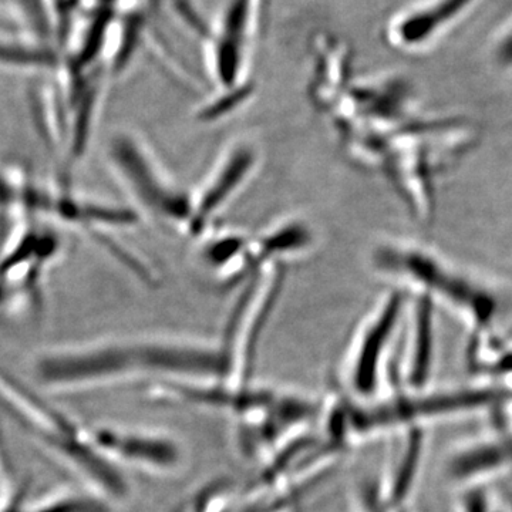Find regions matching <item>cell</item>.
I'll return each mask as SVG.
<instances>
[{"label": "cell", "instance_id": "6da1fadb", "mask_svg": "<svg viewBox=\"0 0 512 512\" xmlns=\"http://www.w3.org/2000/svg\"><path fill=\"white\" fill-rule=\"evenodd\" d=\"M375 265L399 291L447 309L470 328L483 330L497 312L498 295L487 279L426 245L386 242L377 248Z\"/></svg>", "mask_w": 512, "mask_h": 512}, {"label": "cell", "instance_id": "7a4b0ae2", "mask_svg": "<svg viewBox=\"0 0 512 512\" xmlns=\"http://www.w3.org/2000/svg\"><path fill=\"white\" fill-rule=\"evenodd\" d=\"M221 353L183 346L99 343L49 350L39 360L40 379L55 390L83 389L144 370L220 375Z\"/></svg>", "mask_w": 512, "mask_h": 512}, {"label": "cell", "instance_id": "3957f363", "mask_svg": "<svg viewBox=\"0 0 512 512\" xmlns=\"http://www.w3.org/2000/svg\"><path fill=\"white\" fill-rule=\"evenodd\" d=\"M485 0H424L394 15L384 30L387 43L400 52L429 50L450 35Z\"/></svg>", "mask_w": 512, "mask_h": 512}, {"label": "cell", "instance_id": "277c9868", "mask_svg": "<svg viewBox=\"0 0 512 512\" xmlns=\"http://www.w3.org/2000/svg\"><path fill=\"white\" fill-rule=\"evenodd\" d=\"M406 293L392 289L367 316L350 356V373L359 392H370L375 386L377 367L394 332L403 323L406 312Z\"/></svg>", "mask_w": 512, "mask_h": 512}, {"label": "cell", "instance_id": "5b68a950", "mask_svg": "<svg viewBox=\"0 0 512 512\" xmlns=\"http://www.w3.org/2000/svg\"><path fill=\"white\" fill-rule=\"evenodd\" d=\"M87 434L104 457L113 456L138 466L170 468L180 457L173 443L151 434L103 427Z\"/></svg>", "mask_w": 512, "mask_h": 512}, {"label": "cell", "instance_id": "8992f818", "mask_svg": "<svg viewBox=\"0 0 512 512\" xmlns=\"http://www.w3.org/2000/svg\"><path fill=\"white\" fill-rule=\"evenodd\" d=\"M255 157L247 147H239L237 151L229 154L227 161L220 165L218 173L212 175L210 184L202 190L200 198L192 205V222L205 221L211 212L222 207L225 200L237 190L245 175L254 165Z\"/></svg>", "mask_w": 512, "mask_h": 512}, {"label": "cell", "instance_id": "52a82bcc", "mask_svg": "<svg viewBox=\"0 0 512 512\" xmlns=\"http://www.w3.org/2000/svg\"><path fill=\"white\" fill-rule=\"evenodd\" d=\"M23 25L28 28L36 43L49 47L57 33L50 0H13Z\"/></svg>", "mask_w": 512, "mask_h": 512}, {"label": "cell", "instance_id": "ba28073f", "mask_svg": "<svg viewBox=\"0 0 512 512\" xmlns=\"http://www.w3.org/2000/svg\"><path fill=\"white\" fill-rule=\"evenodd\" d=\"M56 55L42 45L13 42L0 39V66L19 67V69H36V67H53Z\"/></svg>", "mask_w": 512, "mask_h": 512}, {"label": "cell", "instance_id": "9c48e42d", "mask_svg": "<svg viewBox=\"0 0 512 512\" xmlns=\"http://www.w3.org/2000/svg\"><path fill=\"white\" fill-rule=\"evenodd\" d=\"M30 512H109L106 505L94 498L69 493H57L45 498Z\"/></svg>", "mask_w": 512, "mask_h": 512}, {"label": "cell", "instance_id": "30bf717a", "mask_svg": "<svg viewBox=\"0 0 512 512\" xmlns=\"http://www.w3.org/2000/svg\"><path fill=\"white\" fill-rule=\"evenodd\" d=\"M491 56L501 72L512 73V16L494 37Z\"/></svg>", "mask_w": 512, "mask_h": 512}]
</instances>
